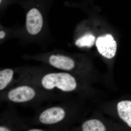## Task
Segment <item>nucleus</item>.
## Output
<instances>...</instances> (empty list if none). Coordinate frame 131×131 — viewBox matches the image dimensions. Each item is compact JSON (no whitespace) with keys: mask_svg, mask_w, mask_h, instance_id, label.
<instances>
[{"mask_svg":"<svg viewBox=\"0 0 131 131\" xmlns=\"http://www.w3.org/2000/svg\"><path fill=\"white\" fill-rule=\"evenodd\" d=\"M54 0H18L25 14L19 40L22 44H45L52 41L48 15Z\"/></svg>","mask_w":131,"mask_h":131,"instance_id":"nucleus-1","label":"nucleus"},{"mask_svg":"<svg viewBox=\"0 0 131 131\" xmlns=\"http://www.w3.org/2000/svg\"><path fill=\"white\" fill-rule=\"evenodd\" d=\"M43 87L47 90L55 87L64 91H70L75 89L77 83L75 78L67 73H49L45 75L42 80Z\"/></svg>","mask_w":131,"mask_h":131,"instance_id":"nucleus-2","label":"nucleus"},{"mask_svg":"<svg viewBox=\"0 0 131 131\" xmlns=\"http://www.w3.org/2000/svg\"><path fill=\"white\" fill-rule=\"evenodd\" d=\"M96 46L99 53L106 58H112L116 54L117 43L110 34L98 37L96 40Z\"/></svg>","mask_w":131,"mask_h":131,"instance_id":"nucleus-3","label":"nucleus"},{"mask_svg":"<svg viewBox=\"0 0 131 131\" xmlns=\"http://www.w3.org/2000/svg\"><path fill=\"white\" fill-rule=\"evenodd\" d=\"M47 62L54 68L64 70H70L75 66V61L70 57L57 52L47 55Z\"/></svg>","mask_w":131,"mask_h":131,"instance_id":"nucleus-4","label":"nucleus"},{"mask_svg":"<svg viewBox=\"0 0 131 131\" xmlns=\"http://www.w3.org/2000/svg\"><path fill=\"white\" fill-rule=\"evenodd\" d=\"M35 95V91L32 88L24 86L12 90L8 93V96L10 101L19 103L31 100Z\"/></svg>","mask_w":131,"mask_h":131,"instance_id":"nucleus-5","label":"nucleus"},{"mask_svg":"<svg viewBox=\"0 0 131 131\" xmlns=\"http://www.w3.org/2000/svg\"><path fill=\"white\" fill-rule=\"evenodd\" d=\"M65 115V111L61 107H55L50 108L40 114L39 120L44 124H54L63 119Z\"/></svg>","mask_w":131,"mask_h":131,"instance_id":"nucleus-6","label":"nucleus"},{"mask_svg":"<svg viewBox=\"0 0 131 131\" xmlns=\"http://www.w3.org/2000/svg\"><path fill=\"white\" fill-rule=\"evenodd\" d=\"M21 25L16 24L11 27H7L0 24V45L14 39H19L20 36Z\"/></svg>","mask_w":131,"mask_h":131,"instance_id":"nucleus-7","label":"nucleus"},{"mask_svg":"<svg viewBox=\"0 0 131 131\" xmlns=\"http://www.w3.org/2000/svg\"><path fill=\"white\" fill-rule=\"evenodd\" d=\"M118 114L121 119L131 127V101H124L117 105Z\"/></svg>","mask_w":131,"mask_h":131,"instance_id":"nucleus-8","label":"nucleus"},{"mask_svg":"<svg viewBox=\"0 0 131 131\" xmlns=\"http://www.w3.org/2000/svg\"><path fill=\"white\" fill-rule=\"evenodd\" d=\"M95 37L93 35L86 34L80 36L76 39L75 44L79 48L91 47L94 44Z\"/></svg>","mask_w":131,"mask_h":131,"instance_id":"nucleus-9","label":"nucleus"},{"mask_svg":"<svg viewBox=\"0 0 131 131\" xmlns=\"http://www.w3.org/2000/svg\"><path fill=\"white\" fill-rule=\"evenodd\" d=\"M83 131H105L106 128L101 122L97 119H91L84 122L82 125Z\"/></svg>","mask_w":131,"mask_h":131,"instance_id":"nucleus-10","label":"nucleus"},{"mask_svg":"<svg viewBox=\"0 0 131 131\" xmlns=\"http://www.w3.org/2000/svg\"><path fill=\"white\" fill-rule=\"evenodd\" d=\"M14 71L10 69H6L0 71V90L4 89L12 81Z\"/></svg>","mask_w":131,"mask_h":131,"instance_id":"nucleus-11","label":"nucleus"},{"mask_svg":"<svg viewBox=\"0 0 131 131\" xmlns=\"http://www.w3.org/2000/svg\"><path fill=\"white\" fill-rule=\"evenodd\" d=\"M18 0H0V14L2 16L10 5L17 3Z\"/></svg>","mask_w":131,"mask_h":131,"instance_id":"nucleus-12","label":"nucleus"},{"mask_svg":"<svg viewBox=\"0 0 131 131\" xmlns=\"http://www.w3.org/2000/svg\"><path fill=\"white\" fill-rule=\"evenodd\" d=\"M0 131H9V130L5 127L1 126V127H0Z\"/></svg>","mask_w":131,"mask_h":131,"instance_id":"nucleus-13","label":"nucleus"},{"mask_svg":"<svg viewBox=\"0 0 131 131\" xmlns=\"http://www.w3.org/2000/svg\"><path fill=\"white\" fill-rule=\"evenodd\" d=\"M42 130L39 129H32L29 130V131H42Z\"/></svg>","mask_w":131,"mask_h":131,"instance_id":"nucleus-14","label":"nucleus"}]
</instances>
